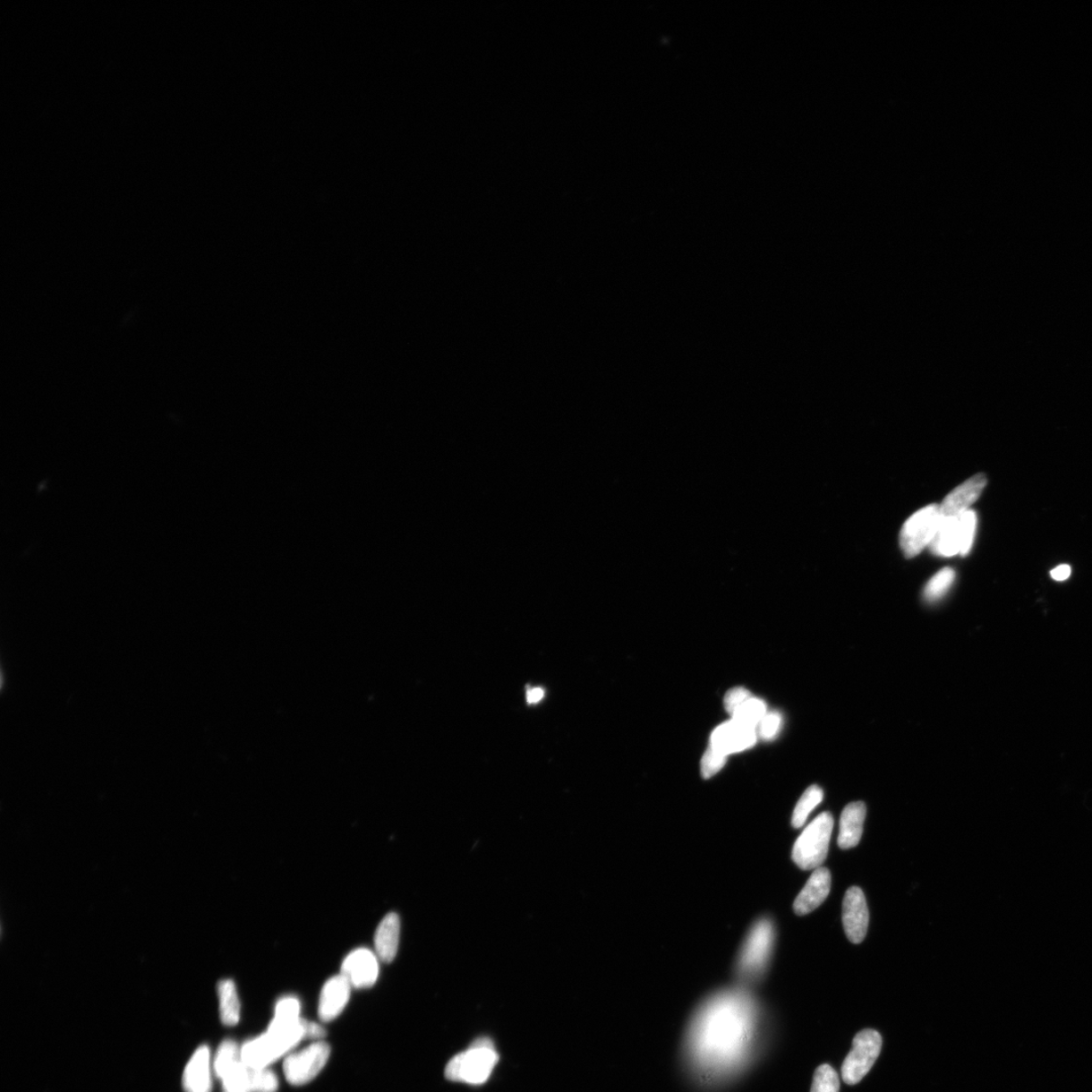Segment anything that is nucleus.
Instances as JSON below:
<instances>
[{"label": "nucleus", "mask_w": 1092, "mask_h": 1092, "mask_svg": "<svg viewBox=\"0 0 1092 1092\" xmlns=\"http://www.w3.org/2000/svg\"><path fill=\"white\" fill-rule=\"evenodd\" d=\"M755 1011L752 998L740 990L710 998L692 1027L691 1048L698 1062L717 1071L737 1064L750 1042Z\"/></svg>", "instance_id": "1"}, {"label": "nucleus", "mask_w": 1092, "mask_h": 1092, "mask_svg": "<svg viewBox=\"0 0 1092 1092\" xmlns=\"http://www.w3.org/2000/svg\"><path fill=\"white\" fill-rule=\"evenodd\" d=\"M303 1040H306L303 1019L294 1023L272 1019L267 1032L241 1047L242 1062L254 1068H268Z\"/></svg>", "instance_id": "2"}, {"label": "nucleus", "mask_w": 1092, "mask_h": 1092, "mask_svg": "<svg viewBox=\"0 0 1092 1092\" xmlns=\"http://www.w3.org/2000/svg\"><path fill=\"white\" fill-rule=\"evenodd\" d=\"M499 1061L494 1043L479 1037L469 1049L452 1058L446 1068L447 1079L469 1084L486 1082Z\"/></svg>", "instance_id": "3"}, {"label": "nucleus", "mask_w": 1092, "mask_h": 1092, "mask_svg": "<svg viewBox=\"0 0 1092 1092\" xmlns=\"http://www.w3.org/2000/svg\"><path fill=\"white\" fill-rule=\"evenodd\" d=\"M833 817L830 813L819 815L800 834L793 847L792 857L802 870L821 867L828 856Z\"/></svg>", "instance_id": "4"}, {"label": "nucleus", "mask_w": 1092, "mask_h": 1092, "mask_svg": "<svg viewBox=\"0 0 1092 1092\" xmlns=\"http://www.w3.org/2000/svg\"><path fill=\"white\" fill-rule=\"evenodd\" d=\"M775 942L774 926L768 918L756 923L745 942L738 961L739 977L752 980L766 971Z\"/></svg>", "instance_id": "5"}, {"label": "nucleus", "mask_w": 1092, "mask_h": 1092, "mask_svg": "<svg viewBox=\"0 0 1092 1092\" xmlns=\"http://www.w3.org/2000/svg\"><path fill=\"white\" fill-rule=\"evenodd\" d=\"M883 1048V1037L875 1029H863L853 1040V1048L849 1051L841 1066L842 1080L849 1086L859 1083L875 1064Z\"/></svg>", "instance_id": "6"}, {"label": "nucleus", "mask_w": 1092, "mask_h": 1092, "mask_svg": "<svg viewBox=\"0 0 1092 1092\" xmlns=\"http://www.w3.org/2000/svg\"><path fill=\"white\" fill-rule=\"evenodd\" d=\"M941 525L940 505L932 504L908 519L900 532L901 550L909 559L919 555L930 545Z\"/></svg>", "instance_id": "7"}, {"label": "nucleus", "mask_w": 1092, "mask_h": 1092, "mask_svg": "<svg viewBox=\"0 0 1092 1092\" xmlns=\"http://www.w3.org/2000/svg\"><path fill=\"white\" fill-rule=\"evenodd\" d=\"M330 1046L317 1041L303 1050L288 1054L284 1062V1073L292 1086H303L323 1071L330 1057Z\"/></svg>", "instance_id": "8"}, {"label": "nucleus", "mask_w": 1092, "mask_h": 1092, "mask_svg": "<svg viewBox=\"0 0 1092 1092\" xmlns=\"http://www.w3.org/2000/svg\"><path fill=\"white\" fill-rule=\"evenodd\" d=\"M226 1092H277L278 1079L269 1068H254L240 1062L221 1079Z\"/></svg>", "instance_id": "9"}, {"label": "nucleus", "mask_w": 1092, "mask_h": 1092, "mask_svg": "<svg viewBox=\"0 0 1092 1092\" xmlns=\"http://www.w3.org/2000/svg\"><path fill=\"white\" fill-rule=\"evenodd\" d=\"M842 924L849 942L860 943L867 934L869 911L865 895L859 887H851L842 902Z\"/></svg>", "instance_id": "10"}, {"label": "nucleus", "mask_w": 1092, "mask_h": 1092, "mask_svg": "<svg viewBox=\"0 0 1092 1092\" xmlns=\"http://www.w3.org/2000/svg\"><path fill=\"white\" fill-rule=\"evenodd\" d=\"M378 957L369 949H357L350 953L341 966V974L356 988L370 987L379 977Z\"/></svg>", "instance_id": "11"}, {"label": "nucleus", "mask_w": 1092, "mask_h": 1092, "mask_svg": "<svg viewBox=\"0 0 1092 1092\" xmlns=\"http://www.w3.org/2000/svg\"><path fill=\"white\" fill-rule=\"evenodd\" d=\"M986 483L985 475L978 473L951 491L940 505L941 518H956L970 510L971 505L978 500Z\"/></svg>", "instance_id": "12"}, {"label": "nucleus", "mask_w": 1092, "mask_h": 1092, "mask_svg": "<svg viewBox=\"0 0 1092 1092\" xmlns=\"http://www.w3.org/2000/svg\"><path fill=\"white\" fill-rule=\"evenodd\" d=\"M756 735L754 729L743 727L735 721L723 723L717 728L710 739V746L715 751L729 755L752 747Z\"/></svg>", "instance_id": "13"}, {"label": "nucleus", "mask_w": 1092, "mask_h": 1092, "mask_svg": "<svg viewBox=\"0 0 1092 1092\" xmlns=\"http://www.w3.org/2000/svg\"><path fill=\"white\" fill-rule=\"evenodd\" d=\"M351 987L353 986L350 982L342 974L325 983L321 994H320L318 1008L320 1019L331 1021L340 1015L349 1002Z\"/></svg>", "instance_id": "14"}, {"label": "nucleus", "mask_w": 1092, "mask_h": 1092, "mask_svg": "<svg viewBox=\"0 0 1092 1092\" xmlns=\"http://www.w3.org/2000/svg\"><path fill=\"white\" fill-rule=\"evenodd\" d=\"M831 887L832 875L829 869L824 867L815 869L794 902L795 914L806 916L813 912L829 896Z\"/></svg>", "instance_id": "15"}, {"label": "nucleus", "mask_w": 1092, "mask_h": 1092, "mask_svg": "<svg viewBox=\"0 0 1092 1092\" xmlns=\"http://www.w3.org/2000/svg\"><path fill=\"white\" fill-rule=\"evenodd\" d=\"M183 1087L185 1092L212 1091V1060H210V1051L206 1045L193 1053L189 1063L185 1066Z\"/></svg>", "instance_id": "16"}, {"label": "nucleus", "mask_w": 1092, "mask_h": 1092, "mask_svg": "<svg viewBox=\"0 0 1092 1092\" xmlns=\"http://www.w3.org/2000/svg\"><path fill=\"white\" fill-rule=\"evenodd\" d=\"M866 806L862 801L849 803L842 811L838 839L839 847L842 849L855 848L859 845L864 831Z\"/></svg>", "instance_id": "17"}, {"label": "nucleus", "mask_w": 1092, "mask_h": 1092, "mask_svg": "<svg viewBox=\"0 0 1092 1092\" xmlns=\"http://www.w3.org/2000/svg\"><path fill=\"white\" fill-rule=\"evenodd\" d=\"M931 550L935 556L951 558L962 555L963 538L961 533L960 516L942 519L937 534L932 543Z\"/></svg>", "instance_id": "18"}, {"label": "nucleus", "mask_w": 1092, "mask_h": 1092, "mask_svg": "<svg viewBox=\"0 0 1092 1092\" xmlns=\"http://www.w3.org/2000/svg\"><path fill=\"white\" fill-rule=\"evenodd\" d=\"M401 922L397 914H388L381 920L374 935L377 955L380 960H394L399 948Z\"/></svg>", "instance_id": "19"}, {"label": "nucleus", "mask_w": 1092, "mask_h": 1092, "mask_svg": "<svg viewBox=\"0 0 1092 1092\" xmlns=\"http://www.w3.org/2000/svg\"><path fill=\"white\" fill-rule=\"evenodd\" d=\"M218 1001H220V1016L225 1026L233 1027L239 1023L241 1005L235 983L230 979L222 980L218 985Z\"/></svg>", "instance_id": "20"}, {"label": "nucleus", "mask_w": 1092, "mask_h": 1092, "mask_svg": "<svg viewBox=\"0 0 1092 1092\" xmlns=\"http://www.w3.org/2000/svg\"><path fill=\"white\" fill-rule=\"evenodd\" d=\"M241 1060V1048L233 1040H225L218 1048L213 1070L217 1078L222 1079Z\"/></svg>", "instance_id": "21"}, {"label": "nucleus", "mask_w": 1092, "mask_h": 1092, "mask_svg": "<svg viewBox=\"0 0 1092 1092\" xmlns=\"http://www.w3.org/2000/svg\"><path fill=\"white\" fill-rule=\"evenodd\" d=\"M823 799V791L816 785L811 786L803 793L798 806H795L792 824L795 829H800L805 825L807 818L814 809L819 806Z\"/></svg>", "instance_id": "22"}, {"label": "nucleus", "mask_w": 1092, "mask_h": 1092, "mask_svg": "<svg viewBox=\"0 0 1092 1092\" xmlns=\"http://www.w3.org/2000/svg\"><path fill=\"white\" fill-rule=\"evenodd\" d=\"M766 713V705L764 702L752 697L736 710V712L732 714V721L755 729Z\"/></svg>", "instance_id": "23"}, {"label": "nucleus", "mask_w": 1092, "mask_h": 1092, "mask_svg": "<svg viewBox=\"0 0 1092 1092\" xmlns=\"http://www.w3.org/2000/svg\"><path fill=\"white\" fill-rule=\"evenodd\" d=\"M955 571L953 568L945 567L941 569L938 574H935L933 578L926 584L924 596L928 602L938 601L950 590L951 584L955 581Z\"/></svg>", "instance_id": "24"}, {"label": "nucleus", "mask_w": 1092, "mask_h": 1092, "mask_svg": "<svg viewBox=\"0 0 1092 1092\" xmlns=\"http://www.w3.org/2000/svg\"><path fill=\"white\" fill-rule=\"evenodd\" d=\"M810 1092H840V1079L836 1071L829 1064L817 1068Z\"/></svg>", "instance_id": "25"}, {"label": "nucleus", "mask_w": 1092, "mask_h": 1092, "mask_svg": "<svg viewBox=\"0 0 1092 1092\" xmlns=\"http://www.w3.org/2000/svg\"><path fill=\"white\" fill-rule=\"evenodd\" d=\"M275 1019L285 1021V1023H294L301 1019V1002L298 998L294 996H286L280 998L276 1005Z\"/></svg>", "instance_id": "26"}, {"label": "nucleus", "mask_w": 1092, "mask_h": 1092, "mask_svg": "<svg viewBox=\"0 0 1092 1092\" xmlns=\"http://www.w3.org/2000/svg\"><path fill=\"white\" fill-rule=\"evenodd\" d=\"M727 758L728 755L717 752L714 750V748L709 746L708 750L704 755V759L701 761L702 777L704 779H709L719 773V772L723 768L725 763H727Z\"/></svg>", "instance_id": "27"}, {"label": "nucleus", "mask_w": 1092, "mask_h": 1092, "mask_svg": "<svg viewBox=\"0 0 1092 1092\" xmlns=\"http://www.w3.org/2000/svg\"><path fill=\"white\" fill-rule=\"evenodd\" d=\"M782 717L778 712L766 713L760 722V737L763 739H772L777 736L778 731L781 729Z\"/></svg>", "instance_id": "28"}, {"label": "nucleus", "mask_w": 1092, "mask_h": 1092, "mask_svg": "<svg viewBox=\"0 0 1092 1092\" xmlns=\"http://www.w3.org/2000/svg\"><path fill=\"white\" fill-rule=\"evenodd\" d=\"M752 698V694L745 688H733L727 693L724 697L725 710L731 715L736 712V710L742 706L746 701Z\"/></svg>", "instance_id": "29"}, {"label": "nucleus", "mask_w": 1092, "mask_h": 1092, "mask_svg": "<svg viewBox=\"0 0 1092 1092\" xmlns=\"http://www.w3.org/2000/svg\"><path fill=\"white\" fill-rule=\"evenodd\" d=\"M303 1028H305L306 1039L320 1041L326 1036L325 1028L314 1021L303 1019Z\"/></svg>", "instance_id": "30"}, {"label": "nucleus", "mask_w": 1092, "mask_h": 1092, "mask_svg": "<svg viewBox=\"0 0 1092 1092\" xmlns=\"http://www.w3.org/2000/svg\"><path fill=\"white\" fill-rule=\"evenodd\" d=\"M1071 575V567L1068 565H1061L1051 571V576L1057 582H1063L1070 578Z\"/></svg>", "instance_id": "31"}, {"label": "nucleus", "mask_w": 1092, "mask_h": 1092, "mask_svg": "<svg viewBox=\"0 0 1092 1092\" xmlns=\"http://www.w3.org/2000/svg\"><path fill=\"white\" fill-rule=\"evenodd\" d=\"M544 696L542 688H533L527 693V702L529 704H538Z\"/></svg>", "instance_id": "32"}]
</instances>
